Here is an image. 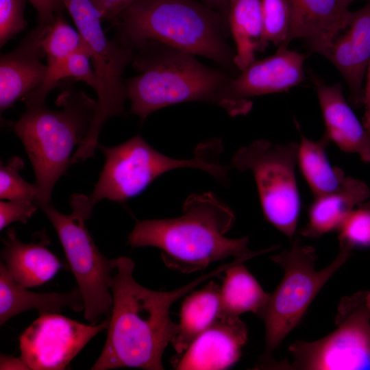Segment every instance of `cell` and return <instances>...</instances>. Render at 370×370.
Listing matches in <instances>:
<instances>
[{"mask_svg":"<svg viewBox=\"0 0 370 370\" xmlns=\"http://www.w3.org/2000/svg\"><path fill=\"white\" fill-rule=\"evenodd\" d=\"M115 260L110 284L112 307L108 336L91 369H164L163 353L178 330V323L170 317L171 306L199 284L224 272L234 260L177 289L157 291L143 286L134 280L135 264L130 258L121 256Z\"/></svg>","mask_w":370,"mask_h":370,"instance_id":"obj_1","label":"cell"},{"mask_svg":"<svg viewBox=\"0 0 370 370\" xmlns=\"http://www.w3.org/2000/svg\"><path fill=\"white\" fill-rule=\"evenodd\" d=\"M234 221L232 210L214 194L195 193L186 198L180 217L137 221L128 244L159 248L167 267L193 273L214 262L254 252L247 247V236H225Z\"/></svg>","mask_w":370,"mask_h":370,"instance_id":"obj_2","label":"cell"},{"mask_svg":"<svg viewBox=\"0 0 370 370\" xmlns=\"http://www.w3.org/2000/svg\"><path fill=\"white\" fill-rule=\"evenodd\" d=\"M112 25L115 40L134 51L153 42L226 68L234 65L225 18L199 0H136Z\"/></svg>","mask_w":370,"mask_h":370,"instance_id":"obj_3","label":"cell"},{"mask_svg":"<svg viewBox=\"0 0 370 370\" xmlns=\"http://www.w3.org/2000/svg\"><path fill=\"white\" fill-rule=\"evenodd\" d=\"M136 50L132 63L139 74L125 79L132 114L144 120L161 108L189 101L215 103L225 110L230 79L225 73L160 43L147 42Z\"/></svg>","mask_w":370,"mask_h":370,"instance_id":"obj_4","label":"cell"},{"mask_svg":"<svg viewBox=\"0 0 370 370\" xmlns=\"http://www.w3.org/2000/svg\"><path fill=\"white\" fill-rule=\"evenodd\" d=\"M60 110L25 104L20 119L10 125L31 161L38 190V205L49 204L53 187L66 171L75 145L88 134L97 101L84 92L66 90L57 100Z\"/></svg>","mask_w":370,"mask_h":370,"instance_id":"obj_5","label":"cell"},{"mask_svg":"<svg viewBox=\"0 0 370 370\" xmlns=\"http://www.w3.org/2000/svg\"><path fill=\"white\" fill-rule=\"evenodd\" d=\"M353 251L339 246L334 260L315 270V249L294 239L288 250L270 257L284 271V275L260 318L265 326V347L261 366L273 367L272 355L285 337L297 326L310 304L330 278L351 256Z\"/></svg>","mask_w":370,"mask_h":370,"instance_id":"obj_6","label":"cell"},{"mask_svg":"<svg viewBox=\"0 0 370 370\" xmlns=\"http://www.w3.org/2000/svg\"><path fill=\"white\" fill-rule=\"evenodd\" d=\"M90 53L97 80V107L86 138L72 156L80 163L94 156L98 138L106 122L125 114L127 99L123 72L132 62L134 51L107 38L101 27L102 16L90 0H61Z\"/></svg>","mask_w":370,"mask_h":370,"instance_id":"obj_7","label":"cell"},{"mask_svg":"<svg viewBox=\"0 0 370 370\" xmlns=\"http://www.w3.org/2000/svg\"><path fill=\"white\" fill-rule=\"evenodd\" d=\"M71 214H62L47 204L40 208L60 238L71 270L84 303V316L95 325L101 316L110 317L112 307L110 284L116 260L100 252L85 222L92 215L94 204L90 197L74 194L70 198Z\"/></svg>","mask_w":370,"mask_h":370,"instance_id":"obj_8","label":"cell"},{"mask_svg":"<svg viewBox=\"0 0 370 370\" xmlns=\"http://www.w3.org/2000/svg\"><path fill=\"white\" fill-rule=\"evenodd\" d=\"M297 143L278 144L263 139L241 147L232 163L254 177L265 219L288 238L295 234L300 197L295 166Z\"/></svg>","mask_w":370,"mask_h":370,"instance_id":"obj_9","label":"cell"},{"mask_svg":"<svg viewBox=\"0 0 370 370\" xmlns=\"http://www.w3.org/2000/svg\"><path fill=\"white\" fill-rule=\"evenodd\" d=\"M368 291L343 297L335 317L336 328L314 341H297L288 352L292 362L282 369H370V312Z\"/></svg>","mask_w":370,"mask_h":370,"instance_id":"obj_10","label":"cell"},{"mask_svg":"<svg viewBox=\"0 0 370 370\" xmlns=\"http://www.w3.org/2000/svg\"><path fill=\"white\" fill-rule=\"evenodd\" d=\"M105 163L90 196L94 205L107 199L124 202L141 193L156 178L180 168L197 169L199 159H175L150 146L140 135L114 147L99 145Z\"/></svg>","mask_w":370,"mask_h":370,"instance_id":"obj_11","label":"cell"},{"mask_svg":"<svg viewBox=\"0 0 370 370\" xmlns=\"http://www.w3.org/2000/svg\"><path fill=\"white\" fill-rule=\"evenodd\" d=\"M109 319L85 325L58 313L41 314L19 337L21 356L30 369H64L95 335L108 329Z\"/></svg>","mask_w":370,"mask_h":370,"instance_id":"obj_12","label":"cell"},{"mask_svg":"<svg viewBox=\"0 0 370 370\" xmlns=\"http://www.w3.org/2000/svg\"><path fill=\"white\" fill-rule=\"evenodd\" d=\"M306 58L280 45L273 55L255 60L229 80L225 91L226 112L231 116L246 114L251 108L250 98L285 92L303 82Z\"/></svg>","mask_w":370,"mask_h":370,"instance_id":"obj_13","label":"cell"},{"mask_svg":"<svg viewBox=\"0 0 370 370\" xmlns=\"http://www.w3.org/2000/svg\"><path fill=\"white\" fill-rule=\"evenodd\" d=\"M248 330L239 316L220 313L174 362L177 370H219L232 367L241 357Z\"/></svg>","mask_w":370,"mask_h":370,"instance_id":"obj_14","label":"cell"},{"mask_svg":"<svg viewBox=\"0 0 370 370\" xmlns=\"http://www.w3.org/2000/svg\"><path fill=\"white\" fill-rule=\"evenodd\" d=\"M50 25L38 24L16 49L1 55V112L23 99L43 82L47 67L40 61L45 56L42 40Z\"/></svg>","mask_w":370,"mask_h":370,"instance_id":"obj_15","label":"cell"},{"mask_svg":"<svg viewBox=\"0 0 370 370\" xmlns=\"http://www.w3.org/2000/svg\"><path fill=\"white\" fill-rule=\"evenodd\" d=\"M291 26L287 45L301 38L312 51L326 56L348 27L352 12L338 0H286Z\"/></svg>","mask_w":370,"mask_h":370,"instance_id":"obj_16","label":"cell"},{"mask_svg":"<svg viewBox=\"0 0 370 370\" xmlns=\"http://www.w3.org/2000/svg\"><path fill=\"white\" fill-rule=\"evenodd\" d=\"M325 58L344 78L352 103L363 105V81L370 62V0L352 12L348 27L334 40Z\"/></svg>","mask_w":370,"mask_h":370,"instance_id":"obj_17","label":"cell"},{"mask_svg":"<svg viewBox=\"0 0 370 370\" xmlns=\"http://www.w3.org/2000/svg\"><path fill=\"white\" fill-rule=\"evenodd\" d=\"M323 119L325 133L342 151L370 163V135L346 101L341 83L325 84L311 73Z\"/></svg>","mask_w":370,"mask_h":370,"instance_id":"obj_18","label":"cell"},{"mask_svg":"<svg viewBox=\"0 0 370 370\" xmlns=\"http://www.w3.org/2000/svg\"><path fill=\"white\" fill-rule=\"evenodd\" d=\"M3 240L1 259L11 278L20 285L32 288L51 280L62 267L59 258L47 246V235L40 233L38 242L23 243L17 238L15 230L9 228Z\"/></svg>","mask_w":370,"mask_h":370,"instance_id":"obj_19","label":"cell"},{"mask_svg":"<svg viewBox=\"0 0 370 370\" xmlns=\"http://www.w3.org/2000/svg\"><path fill=\"white\" fill-rule=\"evenodd\" d=\"M370 197L363 181L347 176L336 190L314 197L309 208L308 221L301 230L305 237L317 238L338 230L348 215Z\"/></svg>","mask_w":370,"mask_h":370,"instance_id":"obj_20","label":"cell"},{"mask_svg":"<svg viewBox=\"0 0 370 370\" xmlns=\"http://www.w3.org/2000/svg\"><path fill=\"white\" fill-rule=\"evenodd\" d=\"M16 282L5 264H0V325L12 317L29 309H37L40 315L59 313L65 307L75 312L84 308L78 288L67 293H34Z\"/></svg>","mask_w":370,"mask_h":370,"instance_id":"obj_21","label":"cell"},{"mask_svg":"<svg viewBox=\"0 0 370 370\" xmlns=\"http://www.w3.org/2000/svg\"><path fill=\"white\" fill-rule=\"evenodd\" d=\"M278 247L273 246L243 256L225 271V275L220 287L221 312L231 316H239L250 312L260 317L269 302L271 294L263 290L243 263Z\"/></svg>","mask_w":370,"mask_h":370,"instance_id":"obj_22","label":"cell"},{"mask_svg":"<svg viewBox=\"0 0 370 370\" xmlns=\"http://www.w3.org/2000/svg\"><path fill=\"white\" fill-rule=\"evenodd\" d=\"M220 287L214 282L210 281L200 290L190 293L183 301L177 333L171 342L179 354H182L220 314Z\"/></svg>","mask_w":370,"mask_h":370,"instance_id":"obj_23","label":"cell"},{"mask_svg":"<svg viewBox=\"0 0 370 370\" xmlns=\"http://www.w3.org/2000/svg\"><path fill=\"white\" fill-rule=\"evenodd\" d=\"M227 24L235 43L234 63L242 71L256 60V52L260 51L262 20L260 0H230Z\"/></svg>","mask_w":370,"mask_h":370,"instance_id":"obj_24","label":"cell"},{"mask_svg":"<svg viewBox=\"0 0 370 370\" xmlns=\"http://www.w3.org/2000/svg\"><path fill=\"white\" fill-rule=\"evenodd\" d=\"M296 125L300 135L297 163L314 197L336 190L347 176L328 160L325 148L329 139L325 134L317 140L309 139L300 132L297 123Z\"/></svg>","mask_w":370,"mask_h":370,"instance_id":"obj_25","label":"cell"},{"mask_svg":"<svg viewBox=\"0 0 370 370\" xmlns=\"http://www.w3.org/2000/svg\"><path fill=\"white\" fill-rule=\"evenodd\" d=\"M42 47L47 56V67L56 66L77 52L90 57L84 39L67 23L61 10L56 13L50 29L42 40Z\"/></svg>","mask_w":370,"mask_h":370,"instance_id":"obj_26","label":"cell"},{"mask_svg":"<svg viewBox=\"0 0 370 370\" xmlns=\"http://www.w3.org/2000/svg\"><path fill=\"white\" fill-rule=\"evenodd\" d=\"M262 20V38L260 51L269 43L276 46L288 47L291 16L286 0H260Z\"/></svg>","mask_w":370,"mask_h":370,"instance_id":"obj_27","label":"cell"},{"mask_svg":"<svg viewBox=\"0 0 370 370\" xmlns=\"http://www.w3.org/2000/svg\"><path fill=\"white\" fill-rule=\"evenodd\" d=\"M24 163L20 157L14 156L0 167V198L8 200H30L38 204V190L36 184L27 182L19 171Z\"/></svg>","mask_w":370,"mask_h":370,"instance_id":"obj_28","label":"cell"},{"mask_svg":"<svg viewBox=\"0 0 370 370\" xmlns=\"http://www.w3.org/2000/svg\"><path fill=\"white\" fill-rule=\"evenodd\" d=\"M339 246L352 251L370 247V201L359 204L345 219L339 228Z\"/></svg>","mask_w":370,"mask_h":370,"instance_id":"obj_29","label":"cell"},{"mask_svg":"<svg viewBox=\"0 0 370 370\" xmlns=\"http://www.w3.org/2000/svg\"><path fill=\"white\" fill-rule=\"evenodd\" d=\"M25 0H0V47L27 27Z\"/></svg>","mask_w":370,"mask_h":370,"instance_id":"obj_30","label":"cell"},{"mask_svg":"<svg viewBox=\"0 0 370 370\" xmlns=\"http://www.w3.org/2000/svg\"><path fill=\"white\" fill-rule=\"evenodd\" d=\"M40 208L38 204L30 200H8L0 202V230H3L10 223L20 221L26 223L27 220Z\"/></svg>","mask_w":370,"mask_h":370,"instance_id":"obj_31","label":"cell"},{"mask_svg":"<svg viewBox=\"0 0 370 370\" xmlns=\"http://www.w3.org/2000/svg\"><path fill=\"white\" fill-rule=\"evenodd\" d=\"M103 19L114 23L119 16L136 0H90Z\"/></svg>","mask_w":370,"mask_h":370,"instance_id":"obj_32","label":"cell"},{"mask_svg":"<svg viewBox=\"0 0 370 370\" xmlns=\"http://www.w3.org/2000/svg\"><path fill=\"white\" fill-rule=\"evenodd\" d=\"M37 12L38 24L50 25L63 6L61 0H28Z\"/></svg>","mask_w":370,"mask_h":370,"instance_id":"obj_33","label":"cell"},{"mask_svg":"<svg viewBox=\"0 0 370 370\" xmlns=\"http://www.w3.org/2000/svg\"><path fill=\"white\" fill-rule=\"evenodd\" d=\"M1 370H29L30 369L25 360L20 357H14L1 354L0 357Z\"/></svg>","mask_w":370,"mask_h":370,"instance_id":"obj_34","label":"cell"},{"mask_svg":"<svg viewBox=\"0 0 370 370\" xmlns=\"http://www.w3.org/2000/svg\"><path fill=\"white\" fill-rule=\"evenodd\" d=\"M207 6L220 13L227 21V12L230 0H199Z\"/></svg>","mask_w":370,"mask_h":370,"instance_id":"obj_35","label":"cell"},{"mask_svg":"<svg viewBox=\"0 0 370 370\" xmlns=\"http://www.w3.org/2000/svg\"><path fill=\"white\" fill-rule=\"evenodd\" d=\"M366 84L364 90L363 105L365 106V112L364 114L363 121L370 119V62L366 73Z\"/></svg>","mask_w":370,"mask_h":370,"instance_id":"obj_36","label":"cell"},{"mask_svg":"<svg viewBox=\"0 0 370 370\" xmlns=\"http://www.w3.org/2000/svg\"><path fill=\"white\" fill-rule=\"evenodd\" d=\"M340 3L346 8H348L349 5L355 0H338ZM369 1V0H367Z\"/></svg>","mask_w":370,"mask_h":370,"instance_id":"obj_37","label":"cell"},{"mask_svg":"<svg viewBox=\"0 0 370 370\" xmlns=\"http://www.w3.org/2000/svg\"><path fill=\"white\" fill-rule=\"evenodd\" d=\"M363 125L367 131L368 132L369 134L370 135V119L365 121H363Z\"/></svg>","mask_w":370,"mask_h":370,"instance_id":"obj_38","label":"cell"},{"mask_svg":"<svg viewBox=\"0 0 370 370\" xmlns=\"http://www.w3.org/2000/svg\"><path fill=\"white\" fill-rule=\"evenodd\" d=\"M367 304H368V306H369V312H370V291H368V293H367ZM369 335H370V332H369Z\"/></svg>","mask_w":370,"mask_h":370,"instance_id":"obj_39","label":"cell"}]
</instances>
